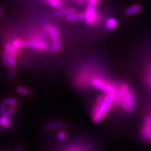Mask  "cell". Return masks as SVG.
<instances>
[{
    "label": "cell",
    "mask_w": 151,
    "mask_h": 151,
    "mask_svg": "<svg viewBox=\"0 0 151 151\" xmlns=\"http://www.w3.org/2000/svg\"><path fill=\"white\" fill-rule=\"evenodd\" d=\"M141 9H142V6H141V4L132 5V6H130L126 9L124 14H125L127 16H131L140 12Z\"/></svg>",
    "instance_id": "cell-10"
},
{
    "label": "cell",
    "mask_w": 151,
    "mask_h": 151,
    "mask_svg": "<svg viewBox=\"0 0 151 151\" xmlns=\"http://www.w3.org/2000/svg\"><path fill=\"white\" fill-rule=\"evenodd\" d=\"M24 47L34 48L39 50H50V49H52V50H53V48H52V47H50L49 45L47 44L45 41L41 40L24 41Z\"/></svg>",
    "instance_id": "cell-4"
},
{
    "label": "cell",
    "mask_w": 151,
    "mask_h": 151,
    "mask_svg": "<svg viewBox=\"0 0 151 151\" xmlns=\"http://www.w3.org/2000/svg\"><path fill=\"white\" fill-rule=\"evenodd\" d=\"M4 13V9L2 8H0V19H1V16H2Z\"/></svg>",
    "instance_id": "cell-27"
},
{
    "label": "cell",
    "mask_w": 151,
    "mask_h": 151,
    "mask_svg": "<svg viewBox=\"0 0 151 151\" xmlns=\"http://www.w3.org/2000/svg\"><path fill=\"white\" fill-rule=\"evenodd\" d=\"M9 56H10V53L6 50H4L2 54V64L4 66L9 65Z\"/></svg>",
    "instance_id": "cell-19"
},
{
    "label": "cell",
    "mask_w": 151,
    "mask_h": 151,
    "mask_svg": "<svg viewBox=\"0 0 151 151\" xmlns=\"http://www.w3.org/2000/svg\"><path fill=\"white\" fill-rule=\"evenodd\" d=\"M48 2L51 6L56 9H62L64 5L60 0H48Z\"/></svg>",
    "instance_id": "cell-15"
},
{
    "label": "cell",
    "mask_w": 151,
    "mask_h": 151,
    "mask_svg": "<svg viewBox=\"0 0 151 151\" xmlns=\"http://www.w3.org/2000/svg\"><path fill=\"white\" fill-rule=\"evenodd\" d=\"M114 102V95L106 94V95H100L97 100L94 106L92 119L95 123L102 121L106 116L108 114Z\"/></svg>",
    "instance_id": "cell-1"
},
{
    "label": "cell",
    "mask_w": 151,
    "mask_h": 151,
    "mask_svg": "<svg viewBox=\"0 0 151 151\" xmlns=\"http://www.w3.org/2000/svg\"><path fill=\"white\" fill-rule=\"evenodd\" d=\"M48 32L52 41V48L55 51H60L61 50L62 45L60 41V37L59 35V31L58 28L55 26H49L48 28Z\"/></svg>",
    "instance_id": "cell-3"
},
{
    "label": "cell",
    "mask_w": 151,
    "mask_h": 151,
    "mask_svg": "<svg viewBox=\"0 0 151 151\" xmlns=\"http://www.w3.org/2000/svg\"><path fill=\"white\" fill-rule=\"evenodd\" d=\"M23 149H24V147L22 146V144H19L18 146H17V148H16V150L15 151H23Z\"/></svg>",
    "instance_id": "cell-26"
},
{
    "label": "cell",
    "mask_w": 151,
    "mask_h": 151,
    "mask_svg": "<svg viewBox=\"0 0 151 151\" xmlns=\"http://www.w3.org/2000/svg\"><path fill=\"white\" fill-rule=\"evenodd\" d=\"M141 134H142V137L143 139H144L145 141H150V132H149L148 128L145 126V127H143L142 131H141Z\"/></svg>",
    "instance_id": "cell-18"
},
{
    "label": "cell",
    "mask_w": 151,
    "mask_h": 151,
    "mask_svg": "<svg viewBox=\"0 0 151 151\" xmlns=\"http://www.w3.org/2000/svg\"><path fill=\"white\" fill-rule=\"evenodd\" d=\"M6 106L4 104H2L0 106V116H5V115H7V112H6Z\"/></svg>",
    "instance_id": "cell-25"
},
{
    "label": "cell",
    "mask_w": 151,
    "mask_h": 151,
    "mask_svg": "<svg viewBox=\"0 0 151 151\" xmlns=\"http://www.w3.org/2000/svg\"><path fill=\"white\" fill-rule=\"evenodd\" d=\"M9 118H10L7 115L0 117V124L4 127H9L10 124V119Z\"/></svg>",
    "instance_id": "cell-17"
},
{
    "label": "cell",
    "mask_w": 151,
    "mask_h": 151,
    "mask_svg": "<svg viewBox=\"0 0 151 151\" xmlns=\"http://www.w3.org/2000/svg\"><path fill=\"white\" fill-rule=\"evenodd\" d=\"M66 138H67V135H66V133L65 132H59V134H58V140L60 141H63L65 140Z\"/></svg>",
    "instance_id": "cell-24"
},
{
    "label": "cell",
    "mask_w": 151,
    "mask_h": 151,
    "mask_svg": "<svg viewBox=\"0 0 151 151\" xmlns=\"http://www.w3.org/2000/svg\"><path fill=\"white\" fill-rule=\"evenodd\" d=\"M3 104L9 106H14L18 104V100L14 98H6L3 100Z\"/></svg>",
    "instance_id": "cell-16"
},
{
    "label": "cell",
    "mask_w": 151,
    "mask_h": 151,
    "mask_svg": "<svg viewBox=\"0 0 151 151\" xmlns=\"http://www.w3.org/2000/svg\"><path fill=\"white\" fill-rule=\"evenodd\" d=\"M12 44L14 45L15 48H16L17 49H20L22 47H24V41L20 39H16V40L13 41Z\"/></svg>",
    "instance_id": "cell-21"
},
{
    "label": "cell",
    "mask_w": 151,
    "mask_h": 151,
    "mask_svg": "<svg viewBox=\"0 0 151 151\" xmlns=\"http://www.w3.org/2000/svg\"><path fill=\"white\" fill-rule=\"evenodd\" d=\"M17 111V106H11L10 109H9V110L8 111V112H7V116H8L9 118H11L16 113Z\"/></svg>",
    "instance_id": "cell-22"
},
{
    "label": "cell",
    "mask_w": 151,
    "mask_h": 151,
    "mask_svg": "<svg viewBox=\"0 0 151 151\" xmlns=\"http://www.w3.org/2000/svg\"><path fill=\"white\" fill-rule=\"evenodd\" d=\"M76 9L73 8H68L65 9H58L56 11L53 13V16L55 17H62V16H67L69 15L73 14L76 13Z\"/></svg>",
    "instance_id": "cell-8"
},
{
    "label": "cell",
    "mask_w": 151,
    "mask_h": 151,
    "mask_svg": "<svg viewBox=\"0 0 151 151\" xmlns=\"http://www.w3.org/2000/svg\"><path fill=\"white\" fill-rule=\"evenodd\" d=\"M9 65H10V70H9V79H10L11 81H13V80H14L15 76H16V65H17L16 55H12V54H10V56H9Z\"/></svg>",
    "instance_id": "cell-7"
},
{
    "label": "cell",
    "mask_w": 151,
    "mask_h": 151,
    "mask_svg": "<svg viewBox=\"0 0 151 151\" xmlns=\"http://www.w3.org/2000/svg\"><path fill=\"white\" fill-rule=\"evenodd\" d=\"M92 85L96 88H97V89L104 92L106 94H113V95H116L120 91L115 86L109 83H106L104 81L99 78L94 79L93 81H92Z\"/></svg>",
    "instance_id": "cell-2"
},
{
    "label": "cell",
    "mask_w": 151,
    "mask_h": 151,
    "mask_svg": "<svg viewBox=\"0 0 151 151\" xmlns=\"http://www.w3.org/2000/svg\"><path fill=\"white\" fill-rule=\"evenodd\" d=\"M97 6L90 4L86 11V23L88 25H92L96 21L97 15Z\"/></svg>",
    "instance_id": "cell-5"
},
{
    "label": "cell",
    "mask_w": 151,
    "mask_h": 151,
    "mask_svg": "<svg viewBox=\"0 0 151 151\" xmlns=\"http://www.w3.org/2000/svg\"><path fill=\"white\" fill-rule=\"evenodd\" d=\"M5 49L9 52V53L14 55H16V56L18 55L19 54L18 49L15 48L12 43H6V44L5 45Z\"/></svg>",
    "instance_id": "cell-14"
},
{
    "label": "cell",
    "mask_w": 151,
    "mask_h": 151,
    "mask_svg": "<svg viewBox=\"0 0 151 151\" xmlns=\"http://www.w3.org/2000/svg\"><path fill=\"white\" fill-rule=\"evenodd\" d=\"M128 110L130 112H133L135 109V96L133 92H129L128 94V101H127Z\"/></svg>",
    "instance_id": "cell-12"
},
{
    "label": "cell",
    "mask_w": 151,
    "mask_h": 151,
    "mask_svg": "<svg viewBox=\"0 0 151 151\" xmlns=\"http://www.w3.org/2000/svg\"><path fill=\"white\" fill-rule=\"evenodd\" d=\"M118 20H116L115 18H110L107 20L106 22V26L107 29L112 30L115 29L116 28L118 27Z\"/></svg>",
    "instance_id": "cell-13"
},
{
    "label": "cell",
    "mask_w": 151,
    "mask_h": 151,
    "mask_svg": "<svg viewBox=\"0 0 151 151\" xmlns=\"http://www.w3.org/2000/svg\"><path fill=\"white\" fill-rule=\"evenodd\" d=\"M17 91H18L20 94H24V95H31L32 94V92L28 88H24V87H19L17 89Z\"/></svg>",
    "instance_id": "cell-20"
},
{
    "label": "cell",
    "mask_w": 151,
    "mask_h": 151,
    "mask_svg": "<svg viewBox=\"0 0 151 151\" xmlns=\"http://www.w3.org/2000/svg\"><path fill=\"white\" fill-rule=\"evenodd\" d=\"M65 127V124L62 122H55L51 123H48L45 125V129L46 130H54L58 129H62Z\"/></svg>",
    "instance_id": "cell-11"
},
{
    "label": "cell",
    "mask_w": 151,
    "mask_h": 151,
    "mask_svg": "<svg viewBox=\"0 0 151 151\" xmlns=\"http://www.w3.org/2000/svg\"><path fill=\"white\" fill-rule=\"evenodd\" d=\"M146 126L148 128L149 132H150V141H151V116L147 117L146 119Z\"/></svg>",
    "instance_id": "cell-23"
},
{
    "label": "cell",
    "mask_w": 151,
    "mask_h": 151,
    "mask_svg": "<svg viewBox=\"0 0 151 151\" xmlns=\"http://www.w3.org/2000/svg\"><path fill=\"white\" fill-rule=\"evenodd\" d=\"M129 88L127 84H123L120 88V92H121V97H122V101L121 104L122 108L124 110H128L127 106V101H128V94L129 92Z\"/></svg>",
    "instance_id": "cell-6"
},
{
    "label": "cell",
    "mask_w": 151,
    "mask_h": 151,
    "mask_svg": "<svg viewBox=\"0 0 151 151\" xmlns=\"http://www.w3.org/2000/svg\"><path fill=\"white\" fill-rule=\"evenodd\" d=\"M85 18H86V13H79V14L74 13V14L66 16V20L69 22L80 21V20H85Z\"/></svg>",
    "instance_id": "cell-9"
}]
</instances>
